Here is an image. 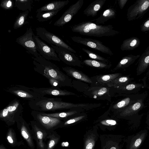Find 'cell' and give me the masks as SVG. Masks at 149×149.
Here are the masks:
<instances>
[{
	"label": "cell",
	"instance_id": "27",
	"mask_svg": "<svg viewBox=\"0 0 149 149\" xmlns=\"http://www.w3.org/2000/svg\"><path fill=\"white\" fill-rule=\"evenodd\" d=\"M60 10L37 13L36 17L40 22H44L51 19L56 15Z\"/></svg>",
	"mask_w": 149,
	"mask_h": 149
},
{
	"label": "cell",
	"instance_id": "33",
	"mask_svg": "<svg viewBox=\"0 0 149 149\" xmlns=\"http://www.w3.org/2000/svg\"><path fill=\"white\" fill-rule=\"evenodd\" d=\"M130 101V98H125L114 105L113 106V109H117L123 107L128 105Z\"/></svg>",
	"mask_w": 149,
	"mask_h": 149
},
{
	"label": "cell",
	"instance_id": "7",
	"mask_svg": "<svg viewBox=\"0 0 149 149\" xmlns=\"http://www.w3.org/2000/svg\"><path fill=\"white\" fill-rule=\"evenodd\" d=\"M71 38L75 42L98 50L102 53L110 56L113 55L110 49L104 45L102 42L99 40L77 36L72 37Z\"/></svg>",
	"mask_w": 149,
	"mask_h": 149
},
{
	"label": "cell",
	"instance_id": "18",
	"mask_svg": "<svg viewBox=\"0 0 149 149\" xmlns=\"http://www.w3.org/2000/svg\"><path fill=\"white\" fill-rule=\"evenodd\" d=\"M62 68L70 77L86 83L91 84L93 83L91 78L80 71L70 67H64Z\"/></svg>",
	"mask_w": 149,
	"mask_h": 149
},
{
	"label": "cell",
	"instance_id": "2",
	"mask_svg": "<svg viewBox=\"0 0 149 149\" xmlns=\"http://www.w3.org/2000/svg\"><path fill=\"white\" fill-rule=\"evenodd\" d=\"M28 104L33 110L43 112L56 111L74 108H85L86 107L89 106V105L87 104L72 103L63 102L61 98H48L45 96L29 101Z\"/></svg>",
	"mask_w": 149,
	"mask_h": 149
},
{
	"label": "cell",
	"instance_id": "23",
	"mask_svg": "<svg viewBox=\"0 0 149 149\" xmlns=\"http://www.w3.org/2000/svg\"><path fill=\"white\" fill-rule=\"evenodd\" d=\"M120 74L118 73L106 75H102L96 76L95 78V82L97 85H106L117 77Z\"/></svg>",
	"mask_w": 149,
	"mask_h": 149
},
{
	"label": "cell",
	"instance_id": "29",
	"mask_svg": "<svg viewBox=\"0 0 149 149\" xmlns=\"http://www.w3.org/2000/svg\"><path fill=\"white\" fill-rule=\"evenodd\" d=\"M82 50L88 55L90 58L94 60L102 61L106 63L109 62V60L102 57L91 51L84 48H82Z\"/></svg>",
	"mask_w": 149,
	"mask_h": 149
},
{
	"label": "cell",
	"instance_id": "41",
	"mask_svg": "<svg viewBox=\"0 0 149 149\" xmlns=\"http://www.w3.org/2000/svg\"><path fill=\"white\" fill-rule=\"evenodd\" d=\"M7 139L10 144H13L14 143L13 139V137L11 136L10 135H8L7 137Z\"/></svg>",
	"mask_w": 149,
	"mask_h": 149
},
{
	"label": "cell",
	"instance_id": "44",
	"mask_svg": "<svg viewBox=\"0 0 149 149\" xmlns=\"http://www.w3.org/2000/svg\"></svg>",
	"mask_w": 149,
	"mask_h": 149
},
{
	"label": "cell",
	"instance_id": "32",
	"mask_svg": "<svg viewBox=\"0 0 149 149\" xmlns=\"http://www.w3.org/2000/svg\"><path fill=\"white\" fill-rule=\"evenodd\" d=\"M15 5L13 1L10 0L2 1L0 4V6L6 10H10L12 9Z\"/></svg>",
	"mask_w": 149,
	"mask_h": 149
},
{
	"label": "cell",
	"instance_id": "36",
	"mask_svg": "<svg viewBox=\"0 0 149 149\" xmlns=\"http://www.w3.org/2000/svg\"><path fill=\"white\" fill-rule=\"evenodd\" d=\"M143 136H142L137 139L131 145L130 149H136L141 143Z\"/></svg>",
	"mask_w": 149,
	"mask_h": 149
},
{
	"label": "cell",
	"instance_id": "25",
	"mask_svg": "<svg viewBox=\"0 0 149 149\" xmlns=\"http://www.w3.org/2000/svg\"><path fill=\"white\" fill-rule=\"evenodd\" d=\"M33 3L32 0H15V6L22 11L29 10L31 12Z\"/></svg>",
	"mask_w": 149,
	"mask_h": 149
},
{
	"label": "cell",
	"instance_id": "35",
	"mask_svg": "<svg viewBox=\"0 0 149 149\" xmlns=\"http://www.w3.org/2000/svg\"><path fill=\"white\" fill-rule=\"evenodd\" d=\"M103 125L111 127L115 125L116 124V121L111 119H106L102 120L100 122Z\"/></svg>",
	"mask_w": 149,
	"mask_h": 149
},
{
	"label": "cell",
	"instance_id": "10",
	"mask_svg": "<svg viewBox=\"0 0 149 149\" xmlns=\"http://www.w3.org/2000/svg\"><path fill=\"white\" fill-rule=\"evenodd\" d=\"M60 59L66 64L73 66L82 67L83 63L73 53L63 47L51 45Z\"/></svg>",
	"mask_w": 149,
	"mask_h": 149
},
{
	"label": "cell",
	"instance_id": "15",
	"mask_svg": "<svg viewBox=\"0 0 149 149\" xmlns=\"http://www.w3.org/2000/svg\"><path fill=\"white\" fill-rule=\"evenodd\" d=\"M137 4L134 5L131 7V9H128L127 16L129 20H131L135 19L140 14L146 12L149 8V0L139 1Z\"/></svg>",
	"mask_w": 149,
	"mask_h": 149
},
{
	"label": "cell",
	"instance_id": "42",
	"mask_svg": "<svg viewBox=\"0 0 149 149\" xmlns=\"http://www.w3.org/2000/svg\"><path fill=\"white\" fill-rule=\"evenodd\" d=\"M143 27L145 28V29H149V19L145 22L143 25Z\"/></svg>",
	"mask_w": 149,
	"mask_h": 149
},
{
	"label": "cell",
	"instance_id": "24",
	"mask_svg": "<svg viewBox=\"0 0 149 149\" xmlns=\"http://www.w3.org/2000/svg\"><path fill=\"white\" fill-rule=\"evenodd\" d=\"M29 11L27 10L20 12L15 19L13 24V28L17 29L21 28L28 22L27 18Z\"/></svg>",
	"mask_w": 149,
	"mask_h": 149
},
{
	"label": "cell",
	"instance_id": "34",
	"mask_svg": "<svg viewBox=\"0 0 149 149\" xmlns=\"http://www.w3.org/2000/svg\"><path fill=\"white\" fill-rule=\"evenodd\" d=\"M113 141L111 140H106L105 143L103 145L102 149H118L116 145L113 144Z\"/></svg>",
	"mask_w": 149,
	"mask_h": 149
},
{
	"label": "cell",
	"instance_id": "3",
	"mask_svg": "<svg viewBox=\"0 0 149 149\" xmlns=\"http://www.w3.org/2000/svg\"><path fill=\"white\" fill-rule=\"evenodd\" d=\"M70 27L74 32L82 35L97 37L112 36L119 33L114 29L112 25L98 24L90 21L72 25L70 26Z\"/></svg>",
	"mask_w": 149,
	"mask_h": 149
},
{
	"label": "cell",
	"instance_id": "26",
	"mask_svg": "<svg viewBox=\"0 0 149 149\" xmlns=\"http://www.w3.org/2000/svg\"><path fill=\"white\" fill-rule=\"evenodd\" d=\"M83 63L86 65L93 67L99 68H109L111 65L107 63L95 60L85 59L83 61Z\"/></svg>",
	"mask_w": 149,
	"mask_h": 149
},
{
	"label": "cell",
	"instance_id": "13",
	"mask_svg": "<svg viewBox=\"0 0 149 149\" xmlns=\"http://www.w3.org/2000/svg\"><path fill=\"white\" fill-rule=\"evenodd\" d=\"M30 89L38 93L41 96L46 95L56 96L74 95L75 94L66 90L61 89L59 88L52 87L49 88H29Z\"/></svg>",
	"mask_w": 149,
	"mask_h": 149
},
{
	"label": "cell",
	"instance_id": "16",
	"mask_svg": "<svg viewBox=\"0 0 149 149\" xmlns=\"http://www.w3.org/2000/svg\"><path fill=\"white\" fill-rule=\"evenodd\" d=\"M97 128L88 130L84 135L83 149H93L98 137Z\"/></svg>",
	"mask_w": 149,
	"mask_h": 149
},
{
	"label": "cell",
	"instance_id": "21",
	"mask_svg": "<svg viewBox=\"0 0 149 149\" xmlns=\"http://www.w3.org/2000/svg\"><path fill=\"white\" fill-rule=\"evenodd\" d=\"M106 0H96L91 4L84 10L83 13L87 17L95 16L100 10Z\"/></svg>",
	"mask_w": 149,
	"mask_h": 149
},
{
	"label": "cell",
	"instance_id": "31",
	"mask_svg": "<svg viewBox=\"0 0 149 149\" xmlns=\"http://www.w3.org/2000/svg\"><path fill=\"white\" fill-rule=\"evenodd\" d=\"M85 117V115H82L74 117L66 120L65 121H63L61 127L68 126L80 121L84 119Z\"/></svg>",
	"mask_w": 149,
	"mask_h": 149
},
{
	"label": "cell",
	"instance_id": "6",
	"mask_svg": "<svg viewBox=\"0 0 149 149\" xmlns=\"http://www.w3.org/2000/svg\"><path fill=\"white\" fill-rule=\"evenodd\" d=\"M31 114L37 123L47 130L61 127L63 122L61 119L42 115L38 111L32 110Z\"/></svg>",
	"mask_w": 149,
	"mask_h": 149
},
{
	"label": "cell",
	"instance_id": "1",
	"mask_svg": "<svg viewBox=\"0 0 149 149\" xmlns=\"http://www.w3.org/2000/svg\"><path fill=\"white\" fill-rule=\"evenodd\" d=\"M35 71L46 78L50 77L58 81L62 86H72L71 79L60 69L55 64L43 57L39 54L37 57H33Z\"/></svg>",
	"mask_w": 149,
	"mask_h": 149
},
{
	"label": "cell",
	"instance_id": "43",
	"mask_svg": "<svg viewBox=\"0 0 149 149\" xmlns=\"http://www.w3.org/2000/svg\"><path fill=\"white\" fill-rule=\"evenodd\" d=\"M144 62L146 64L149 63V56L146 57L144 59Z\"/></svg>",
	"mask_w": 149,
	"mask_h": 149
},
{
	"label": "cell",
	"instance_id": "28",
	"mask_svg": "<svg viewBox=\"0 0 149 149\" xmlns=\"http://www.w3.org/2000/svg\"><path fill=\"white\" fill-rule=\"evenodd\" d=\"M39 112L40 114L42 115L53 117L58 118L61 119L67 118L69 116H72L78 113V111H77L76 110L68 111L54 113H47L40 111Z\"/></svg>",
	"mask_w": 149,
	"mask_h": 149
},
{
	"label": "cell",
	"instance_id": "20",
	"mask_svg": "<svg viewBox=\"0 0 149 149\" xmlns=\"http://www.w3.org/2000/svg\"><path fill=\"white\" fill-rule=\"evenodd\" d=\"M70 3L68 0L52 1L37 9V13L61 10Z\"/></svg>",
	"mask_w": 149,
	"mask_h": 149
},
{
	"label": "cell",
	"instance_id": "19",
	"mask_svg": "<svg viewBox=\"0 0 149 149\" xmlns=\"http://www.w3.org/2000/svg\"><path fill=\"white\" fill-rule=\"evenodd\" d=\"M116 13V9L111 6L103 11L98 17L90 21L97 24H104L109 20L115 18Z\"/></svg>",
	"mask_w": 149,
	"mask_h": 149
},
{
	"label": "cell",
	"instance_id": "39",
	"mask_svg": "<svg viewBox=\"0 0 149 149\" xmlns=\"http://www.w3.org/2000/svg\"><path fill=\"white\" fill-rule=\"evenodd\" d=\"M127 0H118V3L121 9H122L124 7Z\"/></svg>",
	"mask_w": 149,
	"mask_h": 149
},
{
	"label": "cell",
	"instance_id": "4",
	"mask_svg": "<svg viewBox=\"0 0 149 149\" xmlns=\"http://www.w3.org/2000/svg\"><path fill=\"white\" fill-rule=\"evenodd\" d=\"M23 110L19 100L15 99L1 111L0 118L7 123H14L21 116Z\"/></svg>",
	"mask_w": 149,
	"mask_h": 149
},
{
	"label": "cell",
	"instance_id": "9",
	"mask_svg": "<svg viewBox=\"0 0 149 149\" xmlns=\"http://www.w3.org/2000/svg\"><path fill=\"white\" fill-rule=\"evenodd\" d=\"M33 38L37 50L43 57L48 60L60 61L57 53L52 47L49 46L43 41L37 35L34 34Z\"/></svg>",
	"mask_w": 149,
	"mask_h": 149
},
{
	"label": "cell",
	"instance_id": "5",
	"mask_svg": "<svg viewBox=\"0 0 149 149\" xmlns=\"http://www.w3.org/2000/svg\"><path fill=\"white\" fill-rule=\"evenodd\" d=\"M37 36L51 45L65 48L73 53L76 52L55 34L48 31L45 28L38 27L36 30Z\"/></svg>",
	"mask_w": 149,
	"mask_h": 149
},
{
	"label": "cell",
	"instance_id": "11",
	"mask_svg": "<svg viewBox=\"0 0 149 149\" xmlns=\"http://www.w3.org/2000/svg\"><path fill=\"white\" fill-rule=\"evenodd\" d=\"M6 91L22 99L31 101L42 96L31 90L29 87L21 85H13Z\"/></svg>",
	"mask_w": 149,
	"mask_h": 149
},
{
	"label": "cell",
	"instance_id": "40",
	"mask_svg": "<svg viewBox=\"0 0 149 149\" xmlns=\"http://www.w3.org/2000/svg\"><path fill=\"white\" fill-rule=\"evenodd\" d=\"M135 87V86L134 84H130L127 85L126 87L127 90H133Z\"/></svg>",
	"mask_w": 149,
	"mask_h": 149
},
{
	"label": "cell",
	"instance_id": "8",
	"mask_svg": "<svg viewBox=\"0 0 149 149\" xmlns=\"http://www.w3.org/2000/svg\"><path fill=\"white\" fill-rule=\"evenodd\" d=\"M34 34L31 27L28 29L22 36L17 38L16 42L22 46L35 57H37L39 54L36 49L33 37Z\"/></svg>",
	"mask_w": 149,
	"mask_h": 149
},
{
	"label": "cell",
	"instance_id": "12",
	"mask_svg": "<svg viewBox=\"0 0 149 149\" xmlns=\"http://www.w3.org/2000/svg\"><path fill=\"white\" fill-rule=\"evenodd\" d=\"M84 3V0H79L70 6L60 17L54 22V25L57 26H63L67 23L80 10Z\"/></svg>",
	"mask_w": 149,
	"mask_h": 149
},
{
	"label": "cell",
	"instance_id": "14",
	"mask_svg": "<svg viewBox=\"0 0 149 149\" xmlns=\"http://www.w3.org/2000/svg\"><path fill=\"white\" fill-rule=\"evenodd\" d=\"M18 127L19 130L21 134L31 148H34L33 139V136L29 126L24 119L22 116L16 120Z\"/></svg>",
	"mask_w": 149,
	"mask_h": 149
},
{
	"label": "cell",
	"instance_id": "17",
	"mask_svg": "<svg viewBox=\"0 0 149 149\" xmlns=\"http://www.w3.org/2000/svg\"><path fill=\"white\" fill-rule=\"evenodd\" d=\"M31 123L33 137H35L39 147L41 149H45V145L43 141L47 136L46 133L39 127L38 124L36 121H31Z\"/></svg>",
	"mask_w": 149,
	"mask_h": 149
},
{
	"label": "cell",
	"instance_id": "38",
	"mask_svg": "<svg viewBox=\"0 0 149 149\" xmlns=\"http://www.w3.org/2000/svg\"><path fill=\"white\" fill-rule=\"evenodd\" d=\"M58 140V139L50 140L47 149H52Z\"/></svg>",
	"mask_w": 149,
	"mask_h": 149
},
{
	"label": "cell",
	"instance_id": "30",
	"mask_svg": "<svg viewBox=\"0 0 149 149\" xmlns=\"http://www.w3.org/2000/svg\"><path fill=\"white\" fill-rule=\"evenodd\" d=\"M130 42H129L128 40H126L123 41L121 47V49L123 50H127L131 47H135L138 43L137 40L135 38L130 40Z\"/></svg>",
	"mask_w": 149,
	"mask_h": 149
},
{
	"label": "cell",
	"instance_id": "37",
	"mask_svg": "<svg viewBox=\"0 0 149 149\" xmlns=\"http://www.w3.org/2000/svg\"><path fill=\"white\" fill-rule=\"evenodd\" d=\"M47 78L48 80L49 83L52 87L59 88L62 87L60 83L56 79L48 77Z\"/></svg>",
	"mask_w": 149,
	"mask_h": 149
},
{
	"label": "cell",
	"instance_id": "22",
	"mask_svg": "<svg viewBox=\"0 0 149 149\" xmlns=\"http://www.w3.org/2000/svg\"><path fill=\"white\" fill-rule=\"evenodd\" d=\"M109 88L104 87H92L90 88L86 92V94L95 99H102V97L108 93Z\"/></svg>",
	"mask_w": 149,
	"mask_h": 149
}]
</instances>
